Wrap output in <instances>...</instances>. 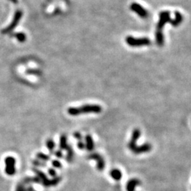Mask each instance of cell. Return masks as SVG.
Returning <instances> with one entry per match:
<instances>
[{
  "instance_id": "obj_1",
  "label": "cell",
  "mask_w": 191,
  "mask_h": 191,
  "mask_svg": "<svg viewBox=\"0 0 191 191\" xmlns=\"http://www.w3.org/2000/svg\"><path fill=\"white\" fill-rule=\"evenodd\" d=\"M101 110L102 108L99 105L86 104L79 108H75V107L69 108L67 113L71 115L76 116L84 113H99L101 112Z\"/></svg>"
},
{
  "instance_id": "obj_2",
  "label": "cell",
  "mask_w": 191,
  "mask_h": 191,
  "mask_svg": "<svg viewBox=\"0 0 191 191\" xmlns=\"http://www.w3.org/2000/svg\"><path fill=\"white\" fill-rule=\"evenodd\" d=\"M127 44L131 47H138L142 45H149L151 44V41L147 38H134L132 36H128L125 39Z\"/></svg>"
},
{
  "instance_id": "obj_3",
  "label": "cell",
  "mask_w": 191,
  "mask_h": 191,
  "mask_svg": "<svg viewBox=\"0 0 191 191\" xmlns=\"http://www.w3.org/2000/svg\"><path fill=\"white\" fill-rule=\"evenodd\" d=\"M22 14H23V13H22V12H21V11H20V10L16 11L15 14H14V19H13L12 22L9 25H8L6 28H4V30H2L1 33H2L3 34H7V33H9L12 32V31L16 28V25H18V23H19L20 20H21V17H22Z\"/></svg>"
},
{
  "instance_id": "obj_4",
  "label": "cell",
  "mask_w": 191,
  "mask_h": 191,
  "mask_svg": "<svg viewBox=\"0 0 191 191\" xmlns=\"http://www.w3.org/2000/svg\"><path fill=\"white\" fill-rule=\"evenodd\" d=\"M16 159L12 156H8L5 159V172L7 175L13 176L16 173Z\"/></svg>"
},
{
  "instance_id": "obj_5",
  "label": "cell",
  "mask_w": 191,
  "mask_h": 191,
  "mask_svg": "<svg viewBox=\"0 0 191 191\" xmlns=\"http://www.w3.org/2000/svg\"><path fill=\"white\" fill-rule=\"evenodd\" d=\"M170 12H162L159 14V21L156 27V31H162V29L166 23H170Z\"/></svg>"
},
{
  "instance_id": "obj_6",
  "label": "cell",
  "mask_w": 191,
  "mask_h": 191,
  "mask_svg": "<svg viewBox=\"0 0 191 191\" xmlns=\"http://www.w3.org/2000/svg\"><path fill=\"white\" fill-rule=\"evenodd\" d=\"M89 159H94L96 161V167L99 171H103L105 168V161L103 158L98 153H93L88 156Z\"/></svg>"
},
{
  "instance_id": "obj_7",
  "label": "cell",
  "mask_w": 191,
  "mask_h": 191,
  "mask_svg": "<svg viewBox=\"0 0 191 191\" xmlns=\"http://www.w3.org/2000/svg\"><path fill=\"white\" fill-rule=\"evenodd\" d=\"M130 9L131 10L133 11L137 14L138 16H139L140 17L142 18H147L149 16V13L147 11L144 9L141 5L138 4L137 3H132L130 6Z\"/></svg>"
},
{
  "instance_id": "obj_8",
  "label": "cell",
  "mask_w": 191,
  "mask_h": 191,
  "mask_svg": "<svg viewBox=\"0 0 191 191\" xmlns=\"http://www.w3.org/2000/svg\"><path fill=\"white\" fill-rule=\"evenodd\" d=\"M140 135H141V132H140V130L139 129H134L133 132H132V137H131L130 142L128 144V147L131 151L133 150L137 147L136 146V142L139 139Z\"/></svg>"
},
{
  "instance_id": "obj_9",
  "label": "cell",
  "mask_w": 191,
  "mask_h": 191,
  "mask_svg": "<svg viewBox=\"0 0 191 191\" xmlns=\"http://www.w3.org/2000/svg\"><path fill=\"white\" fill-rule=\"evenodd\" d=\"M152 150V145L150 144H144V145H141L139 147H136L132 151V152H134V154H142V153L148 152Z\"/></svg>"
},
{
  "instance_id": "obj_10",
  "label": "cell",
  "mask_w": 191,
  "mask_h": 191,
  "mask_svg": "<svg viewBox=\"0 0 191 191\" xmlns=\"http://www.w3.org/2000/svg\"><path fill=\"white\" fill-rule=\"evenodd\" d=\"M141 184V181L137 178H132L127 183L126 190L127 191H135L136 187Z\"/></svg>"
},
{
  "instance_id": "obj_11",
  "label": "cell",
  "mask_w": 191,
  "mask_h": 191,
  "mask_svg": "<svg viewBox=\"0 0 191 191\" xmlns=\"http://www.w3.org/2000/svg\"><path fill=\"white\" fill-rule=\"evenodd\" d=\"M86 140V144H85V147H86V150L88 151H93L94 150V140L92 139V137L90 134H87L85 137Z\"/></svg>"
},
{
  "instance_id": "obj_12",
  "label": "cell",
  "mask_w": 191,
  "mask_h": 191,
  "mask_svg": "<svg viewBox=\"0 0 191 191\" xmlns=\"http://www.w3.org/2000/svg\"><path fill=\"white\" fill-rule=\"evenodd\" d=\"M110 175L113 178V179H114L115 181H120V180L122 178V176H123V174L119 169L115 168L113 169V170L110 171Z\"/></svg>"
},
{
  "instance_id": "obj_13",
  "label": "cell",
  "mask_w": 191,
  "mask_h": 191,
  "mask_svg": "<svg viewBox=\"0 0 191 191\" xmlns=\"http://www.w3.org/2000/svg\"><path fill=\"white\" fill-rule=\"evenodd\" d=\"M67 146H68V144H67V136L65 134H62L60 136V149L61 150H66Z\"/></svg>"
},
{
  "instance_id": "obj_14",
  "label": "cell",
  "mask_w": 191,
  "mask_h": 191,
  "mask_svg": "<svg viewBox=\"0 0 191 191\" xmlns=\"http://www.w3.org/2000/svg\"><path fill=\"white\" fill-rule=\"evenodd\" d=\"M182 21H183V16H182L181 13L176 12L175 19H174V20H172V21L171 20L170 23H171L174 26H178V25L182 22Z\"/></svg>"
},
{
  "instance_id": "obj_15",
  "label": "cell",
  "mask_w": 191,
  "mask_h": 191,
  "mask_svg": "<svg viewBox=\"0 0 191 191\" xmlns=\"http://www.w3.org/2000/svg\"><path fill=\"white\" fill-rule=\"evenodd\" d=\"M66 150L67 152L66 159H67V161H68L69 163H71L72 161H73V159H74V151H73V149H72V146H71V145H68V146H67Z\"/></svg>"
},
{
  "instance_id": "obj_16",
  "label": "cell",
  "mask_w": 191,
  "mask_h": 191,
  "mask_svg": "<svg viewBox=\"0 0 191 191\" xmlns=\"http://www.w3.org/2000/svg\"><path fill=\"white\" fill-rule=\"evenodd\" d=\"M156 43L159 46H162L164 43V38L162 33V31H156Z\"/></svg>"
},
{
  "instance_id": "obj_17",
  "label": "cell",
  "mask_w": 191,
  "mask_h": 191,
  "mask_svg": "<svg viewBox=\"0 0 191 191\" xmlns=\"http://www.w3.org/2000/svg\"><path fill=\"white\" fill-rule=\"evenodd\" d=\"M46 147L50 151V154H54V149L55 147V144L52 139H49L46 141Z\"/></svg>"
},
{
  "instance_id": "obj_18",
  "label": "cell",
  "mask_w": 191,
  "mask_h": 191,
  "mask_svg": "<svg viewBox=\"0 0 191 191\" xmlns=\"http://www.w3.org/2000/svg\"><path fill=\"white\" fill-rule=\"evenodd\" d=\"M32 170H33V171L36 174V176L41 180V181H44V180L46 179V178H48L44 173L41 171L38 170V169H37L36 168H33Z\"/></svg>"
},
{
  "instance_id": "obj_19",
  "label": "cell",
  "mask_w": 191,
  "mask_h": 191,
  "mask_svg": "<svg viewBox=\"0 0 191 191\" xmlns=\"http://www.w3.org/2000/svg\"><path fill=\"white\" fill-rule=\"evenodd\" d=\"M36 158L38 159L41 160V161H43V162H45V161H50V156L49 155H47V154H43V153H41V152H38V154H36Z\"/></svg>"
},
{
  "instance_id": "obj_20",
  "label": "cell",
  "mask_w": 191,
  "mask_h": 191,
  "mask_svg": "<svg viewBox=\"0 0 191 191\" xmlns=\"http://www.w3.org/2000/svg\"><path fill=\"white\" fill-rule=\"evenodd\" d=\"M12 36H14L21 43H23L26 40V36L23 33H16L13 34Z\"/></svg>"
},
{
  "instance_id": "obj_21",
  "label": "cell",
  "mask_w": 191,
  "mask_h": 191,
  "mask_svg": "<svg viewBox=\"0 0 191 191\" xmlns=\"http://www.w3.org/2000/svg\"><path fill=\"white\" fill-rule=\"evenodd\" d=\"M32 163L35 166H43V167H45L47 166L46 163L43 161H39V160H33L32 161Z\"/></svg>"
},
{
  "instance_id": "obj_22",
  "label": "cell",
  "mask_w": 191,
  "mask_h": 191,
  "mask_svg": "<svg viewBox=\"0 0 191 191\" xmlns=\"http://www.w3.org/2000/svg\"><path fill=\"white\" fill-rule=\"evenodd\" d=\"M16 191H27V190L26 188H25V185L23 183L20 182L19 184H18L17 187H16Z\"/></svg>"
},
{
  "instance_id": "obj_23",
  "label": "cell",
  "mask_w": 191,
  "mask_h": 191,
  "mask_svg": "<svg viewBox=\"0 0 191 191\" xmlns=\"http://www.w3.org/2000/svg\"><path fill=\"white\" fill-rule=\"evenodd\" d=\"M52 166L54 167V168H61L62 166V163L60 162L59 161H57V160H52Z\"/></svg>"
},
{
  "instance_id": "obj_24",
  "label": "cell",
  "mask_w": 191,
  "mask_h": 191,
  "mask_svg": "<svg viewBox=\"0 0 191 191\" xmlns=\"http://www.w3.org/2000/svg\"><path fill=\"white\" fill-rule=\"evenodd\" d=\"M25 73L29 74H41V72L38 70H27L25 71Z\"/></svg>"
},
{
  "instance_id": "obj_25",
  "label": "cell",
  "mask_w": 191,
  "mask_h": 191,
  "mask_svg": "<svg viewBox=\"0 0 191 191\" xmlns=\"http://www.w3.org/2000/svg\"><path fill=\"white\" fill-rule=\"evenodd\" d=\"M77 147H78V148H79V150H83L84 149L86 148V147H85V144L83 142L82 140H80V141L78 142Z\"/></svg>"
},
{
  "instance_id": "obj_26",
  "label": "cell",
  "mask_w": 191,
  "mask_h": 191,
  "mask_svg": "<svg viewBox=\"0 0 191 191\" xmlns=\"http://www.w3.org/2000/svg\"><path fill=\"white\" fill-rule=\"evenodd\" d=\"M48 174H49V175H50V176H52V177H56V171L54 170V168H49L48 169Z\"/></svg>"
},
{
  "instance_id": "obj_27",
  "label": "cell",
  "mask_w": 191,
  "mask_h": 191,
  "mask_svg": "<svg viewBox=\"0 0 191 191\" xmlns=\"http://www.w3.org/2000/svg\"><path fill=\"white\" fill-rule=\"evenodd\" d=\"M54 156H55L56 157L60 158V159L62 158V156H63L62 152L61 150H57L56 152H54Z\"/></svg>"
},
{
  "instance_id": "obj_28",
  "label": "cell",
  "mask_w": 191,
  "mask_h": 191,
  "mask_svg": "<svg viewBox=\"0 0 191 191\" xmlns=\"http://www.w3.org/2000/svg\"><path fill=\"white\" fill-rule=\"evenodd\" d=\"M74 137H75L76 139L79 140V141H80V140H82V136H81V133H80V132H74Z\"/></svg>"
},
{
  "instance_id": "obj_29",
  "label": "cell",
  "mask_w": 191,
  "mask_h": 191,
  "mask_svg": "<svg viewBox=\"0 0 191 191\" xmlns=\"http://www.w3.org/2000/svg\"><path fill=\"white\" fill-rule=\"evenodd\" d=\"M27 191H34V189L32 186H28L26 188Z\"/></svg>"
},
{
  "instance_id": "obj_30",
  "label": "cell",
  "mask_w": 191,
  "mask_h": 191,
  "mask_svg": "<svg viewBox=\"0 0 191 191\" xmlns=\"http://www.w3.org/2000/svg\"><path fill=\"white\" fill-rule=\"evenodd\" d=\"M9 1H12V2L14 3V4H17L18 3V0H9Z\"/></svg>"
}]
</instances>
